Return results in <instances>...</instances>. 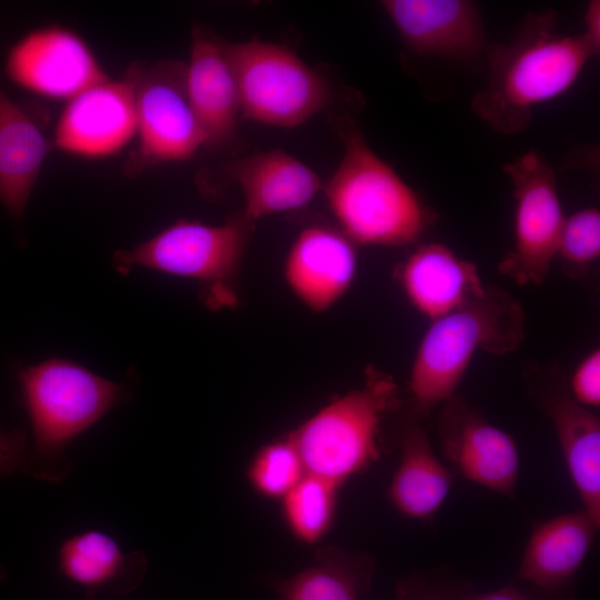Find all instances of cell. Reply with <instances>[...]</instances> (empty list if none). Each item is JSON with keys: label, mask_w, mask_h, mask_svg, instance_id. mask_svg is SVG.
I'll list each match as a JSON object with an SVG mask.
<instances>
[{"label": "cell", "mask_w": 600, "mask_h": 600, "mask_svg": "<svg viewBox=\"0 0 600 600\" xmlns=\"http://www.w3.org/2000/svg\"><path fill=\"white\" fill-rule=\"evenodd\" d=\"M594 53L580 34L558 31L551 10L529 14L514 38L490 44L488 78L471 101L473 112L503 134L523 131L533 110L569 91Z\"/></svg>", "instance_id": "cell-1"}, {"label": "cell", "mask_w": 600, "mask_h": 600, "mask_svg": "<svg viewBox=\"0 0 600 600\" xmlns=\"http://www.w3.org/2000/svg\"><path fill=\"white\" fill-rule=\"evenodd\" d=\"M333 122L343 154L323 189L338 229L356 246L416 244L437 213L369 147L351 114Z\"/></svg>", "instance_id": "cell-2"}, {"label": "cell", "mask_w": 600, "mask_h": 600, "mask_svg": "<svg viewBox=\"0 0 600 600\" xmlns=\"http://www.w3.org/2000/svg\"><path fill=\"white\" fill-rule=\"evenodd\" d=\"M33 447L26 472L48 482L70 469L68 446L111 409L129 400L128 389L68 359L51 358L14 368Z\"/></svg>", "instance_id": "cell-3"}, {"label": "cell", "mask_w": 600, "mask_h": 600, "mask_svg": "<svg viewBox=\"0 0 600 600\" xmlns=\"http://www.w3.org/2000/svg\"><path fill=\"white\" fill-rule=\"evenodd\" d=\"M524 339L520 302L499 287L431 320L417 348L409 377L416 411L427 414L453 397L474 354L504 356Z\"/></svg>", "instance_id": "cell-4"}, {"label": "cell", "mask_w": 600, "mask_h": 600, "mask_svg": "<svg viewBox=\"0 0 600 600\" xmlns=\"http://www.w3.org/2000/svg\"><path fill=\"white\" fill-rule=\"evenodd\" d=\"M398 404L393 378L370 366L359 388L333 398L288 437L307 473L341 487L379 460L382 418Z\"/></svg>", "instance_id": "cell-5"}, {"label": "cell", "mask_w": 600, "mask_h": 600, "mask_svg": "<svg viewBox=\"0 0 600 600\" xmlns=\"http://www.w3.org/2000/svg\"><path fill=\"white\" fill-rule=\"evenodd\" d=\"M252 229L242 214L221 224L179 219L150 239L114 251L112 264L120 274L143 267L191 279L208 308L230 307Z\"/></svg>", "instance_id": "cell-6"}, {"label": "cell", "mask_w": 600, "mask_h": 600, "mask_svg": "<svg viewBox=\"0 0 600 600\" xmlns=\"http://www.w3.org/2000/svg\"><path fill=\"white\" fill-rule=\"evenodd\" d=\"M240 94L241 119L294 128L331 104V86L291 49L251 39L228 42Z\"/></svg>", "instance_id": "cell-7"}, {"label": "cell", "mask_w": 600, "mask_h": 600, "mask_svg": "<svg viewBox=\"0 0 600 600\" xmlns=\"http://www.w3.org/2000/svg\"><path fill=\"white\" fill-rule=\"evenodd\" d=\"M132 82L137 113V148L124 174L137 177L156 166L192 158L206 137L186 87V63L160 60L136 62L124 73Z\"/></svg>", "instance_id": "cell-8"}, {"label": "cell", "mask_w": 600, "mask_h": 600, "mask_svg": "<svg viewBox=\"0 0 600 600\" xmlns=\"http://www.w3.org/2000/svg\"><path fill=\"white\" fill-rule=\"evenodd\" d=\"M514 197L513 244L498 264L520 286L547 278L564 220L557 178L543 156L530 150L504 164Z\"/></svg>", "instance_id": "cell-9"}, {"label": "cell", "mask_w": 600, "mask_h": 600, "mask_svg": "<svg viewBox=\"0 0 600 600\" xmlns=\"http://www.w3.org/2000/svg\"><path fill=\"white\" fill-rule=\"evenodd\" d=\"M4 71L26 90L69 100L109 79L82 38L59 26L32 30L17 41L7 54Z\"/></svg>", "instance_id": "cell-10"}, {"label": "cell", "mask_w": 600, "mask_h": 600, "mask_svg": "<svg viewBox=\"0 0 600 600\" xmlns=\"http://www.w3.org/2000/svg\"><path fill=\"white\" fill-rule=\"evenodd\" d=\"M380 4L413 53L463 62L486 58L491 42L476 2L384 0Z\"/></svg>", "instance_id": "cell-11"}, {"label": "cell", "mask_w": 600, "mask_h": 600, "mask_svg": "<svg viewBox=\"0 0 600 600\" xmlns=\"http://www.w3.org/2000/svg\"><path fill=\"white\" fill-rule=\"evenodd\" d=\"M136 132L133 86L124 74L71 98L59 117L52 146L74 156L101 158L117 153Z\"/></svg>", "instance_id": "cell-12"}, {"label": "cell", "mask_w": 600, "mask_h": 600, "mask_svg": "<svg viewBox=\"0 0 600 600\" xmlns=\"http://www.w3.org/2000/svg\"><path fill=\"white\" fill-rule=\"evenodd\" d=\"M440 418L446 458L468 480L512 497L519 472L514 440L461 400L444 402Z\"/></svg>", "instance_id": "cell-13"}, {"label": "cell", "mask_w": 600, "mask_h": 600, "mask_svg": "<svg viewBox=\"0 0 600 600\" xmlns=\"http://www.w3.org/2000/svg\"><path fill=\"white\" fill-rule=\"evenodd\" d=\"M357 272V246L338 228L321 224L308 226L296 236L283 264L292 294L317 313L346 296Z\"/></svg>", "instance_id": "cell-14"}, {"label": "cell", "mask_w": 600, "mask_h": 600, "mask_svg": "<svg viewBox=\"0 0 600 600\" xmlns=\"http://www.w3.org/2000/svg\"><path fill=\"white\" fill-rule=\"evenodd\" d=\"M186 87L204 133L206 147L218 148L231 142L241 119L239 87L227 41L202 26H194L191 31Z\"/></svg>", "instance_id": "cell-15"}, {"label": "cell", "mask_w": 600, "mask_h": 600, "mask_svg": "<svg viewBox=\"0 0 600 600\" xmlns=\"http://www.w3.org/2000/svg\"><path fill=\"white\" fill-rule=\"evenodd\" d=\"M397 276L411 306L430 321L461 308L486 290L477 266L441 243L419 244L399 264Z\"/></svg>", "instance_id": "cell-16"}, {"label": "cell", "mask_w": 600, "mask_h": 600, "mask_svg": "<svg viewBox=\"0 0 600 600\" xmlns=\"http://www.w3.org/2000/svg\"><path fill=\"white\" fill-rule=\"evenodd\" d=\"M230 173L243 194L242 216L253 223L300 209L323 189L314 170L281 149L242 158L231 164Z\"/></svg>", "instance_id": "cell-17"}, {"label": "cell", "mask_w": 600, "mask_h": 600, "mask_svg": "<svg viewBox=\"0 0 600 600\" xmlns=\"http://www.w3.org/2000/svg\"><path fill=\"white\" fill-rule=\"evenodd\" d=\"M50 142L34 120L0 86V203L19 221Z\"/></svg>", "instance_id": "cell-18"}, {"label": "cell", "mask_w": 600, "mask_h": 600, "mask_svg": "<svg viewBox=\"0 0 600 600\" xmlns=\"http://www.w3.org/2000/svg\"><path fill=\"white\" fill-rule=\"evenodd\" d=\"M598 528L583 510L537 524L524 548L519 576L540 588L564 583L582 564Z\"/></svg>", "instance_id": "cell-19"}, {"label": "cell", "mask_w": 600, "mask_h": 600, "mask_svg": "<svg viewBox=\"0 0 600 600\" xmlns=\"http://www.w3.org/2000/svg\"><path fill=\"white\" fill-rule=\"evenodd\" d=\"M547 410L583 511L600 524L599 419L564 393L549 399Z\"/></svg>", "instance_id": "cell-20"}, {"label": "cell", "mask_w": 600, "mask_h": 600, "mask_svg": "<svg viewBox=\"0 0 600 600\" xmlns=\"http://www.w3.org/2000/svg\"><path fill=\"white\" fill-rule=\"evenodd\" d=\"M452 473L437 458L426 431L410 426L401 439L400 462L389 486L394 508L412 519H428L446 500Z\"/></svg>", "instance_id": "cell-21"}, {"label": "cell", "mask_w": 600, "mask_h": 600, "mask_svg": "<svg viewBox=\"0 0 600 600\" xmlns=\"http://www.w3.org/2000/svg\"><path fill=\"white\" fill-rule=\"evenodd\" d=\"M58 568L72 582L90 592L132 576L146 568L141 551L123 552L109 534L88 530L66 539L58 552Z\"/></svg>", "instance_id": "cell-22"}, {"label": "cell", "mask_w": 600, "mask_h": 600, "mask_svg": "<svg viewBox=\"0 0 600 600\" xmlns=\"http://www.w3.org/2000/svg\"><path fill=\"white\" fill-rule=\"evenodd\" d=\"M362 559L321 549L313 566L277 584L281 600H360Z\"/></svg>", "instance_id": "cell-23"}, {"label": "cell", "mask_w": 600, "mask_h": 600, "mask_svg": "<svg viewBox=\"0 0 600 600\" xmlns=\"http://www.w3.org/2000/svg\"><path fill=\"white\" fill-rule=\"evenodd\" d=\"M340 486L318 476L306 473L282 499L283 520L300 542H319L330 530L337 508Z\"/></svg>", "instance_id": "cell-24"}, {"label": "cell", "mask_w": 600, "mask_h": 600, "mask_svg": "<svg viewBox=\"0 0 600 600\" xmlns=\"http://www.w3.org/2000/svg\"><path fill=\"white\" fill-rule=\"evenodd\" d=\"M302 459L291 439L263 444L252 457L247 478L263 498L281 500L306 476Z\"/></svg>", "instance_id": "cell-25"}, {"label": "cell", "mask_w": 600, "mask_h": 600, "mask_svg": "<svg viewBox=\"0 0 600 600\" xmlns=\"http://www.w3.org/2000/svg\"><path fill=\"white\" fill-rule=\"evenodd\" d=\"M600 256V212L584 208L564 217L558 239L556 258L568 273L579 276Z\"/></svg>", "instance_id": "cell-26"}, {"label": "cell", "mask_w": 600, "mask_h": 600, "mask_svg": "<svg viewBox=\"0 0 600 600\" xmlns=\"http://www.w3.org/2000/svg\"><path fill=\"white\" fill-rule=\"evenodd\" d=\"M571 398L583 407L600 404V351L592 350L574 369L570 380Z\"/></svg>", "instance_id": "cell-27"}, {"label": "cell", "mask_w": 600, "mask_h": 600, "mask_svg": "<svg viewBox=\"0 0 600 600\" xmlns=\"http://www.w3.org/2000/svg\"><path fill=\"white\" fill-rule=\"evenodd\" d=\"M28 454L27 436L23 430L3 431L0 429V474L26 472Z\"/></svg>", "instance_id": "cell-28"}, {"label": "cell", "mask_w": 600, "mask_h": 600, "mask_svg": "<svg viewBox=\"0 0 600 600\" xmlns=\"http://www.w3.org/2000/svg\"><path fill=\"white\" fill-rule=\"evenodd\" d=\"M583 24V31L579 34L596 56L600 50V1L588 2Z\"/></svg>", "instance_id": "cell-29"}, {"label": "cell", "mask_w": 600, "mask_h": 600, "mask_svg": "<svg viewBox=\"0 0 600 600\" xmlns=\"http://www.w3.org/2000/svg\"><path fill=\"white\" fill-rule=\"evenodd\" d=\"M467 600H529L518 590L506 587L497 591L471 597Z\"/></svg>", "instance_id": "cell-30"}, {"label": "cell", "mask_w": 600, "mask_h": 600, "mask_svg": "<svg viewBox=\"0 0 600 600\" xmlns=\"http://www.w3.org/2000/svg\"><path fill=\"white\" fill-rule=\"evenodd\" d=\"M416 600H442V599L434 596H426V597L418 598Z\"/></svg>", "instance_id": "cell-31"}]
</instances>
